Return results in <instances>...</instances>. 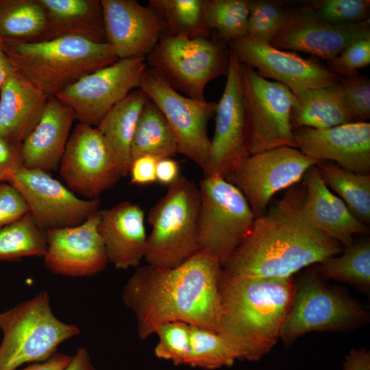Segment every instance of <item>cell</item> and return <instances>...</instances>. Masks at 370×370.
<instances>
[{
    "label": "cell",
    "mask_w": 370,
    "mask_h": 370,
    "mask_svg": "<svg viewBox=\"0 0 370 370\" xmlns=\"http://www.w3.org/2000/svg\"><path fill=\"white\" fill-rule=\"evenodd\" d=\"M161 110L177 138L178 153L201 167H207L210 139L208 125L217 103L180 94L158 71L147 67L138 87Z\"/></svg>",
    "instance_id": "8fae6325"
},
{
    "label": "cell",
    "mask_w": 370,
    "mask_h": 370,
    "mask_svg": "<svg viewBox=\"0 0 370 370\" xmlns=\"http://www.w3.org/2000/svg\"><path fill=\"white\" fill-rule=\"evenodd\" d=\"M149 99L140 89L133 90L116 104L97 126L108 144L122 177L129 174L134 134L141 111Z\"/></svg>",
    "instance_id": "4316f807"
},
{
    "label": "cell",
    "mask_w": 370,
    "mask_h": 370,
    "mask_svg": "<svg viewBox=\"0 0 370 370\" xmlns=\"http://www.w3.org/2000/svg\"><path fill=\"white\" fill-rule=\"evenodd\" d=\"M227 45L217 36L189 38L164 32L145 61L174 89L191 99L204 101L206 85L227 73L230 49Z\"/></svg>",
    "instance_id": "52a82bcc"
},
{
    "label": "cell",
    "mask_w": 370,
    "mask_h": 370,
    "mask_svg": "<svg viewBox=\"0 0 370 370\" xmlns=\"http://www.w3.org/2000/svg\"><path fill=\"white\" fill-rule=\"evenodd\" d=\"M158 336L154 354L158 358L175 365H186L190 351V325L182 321L160 325L155 331Z\"/></svg>",
    "instance_id": "f35d334b"
},
{
    "label": "cell",
    "mask_w": 370,
    "mask_h": 370,
    "mask_svg": "<svg viewBox=\"0 0 370 370\" xmlns=\"http://www.w3.org/2000/svg\"><path fill=\"white\" fill-rule=\"evenodd\" d=\"M250 0H204V12L208 28L227 45L247 36Z\"/></svg>",
    "instance_id": "d590c367"
},
{
    "label": "cell",
    "mask_w": 370,
    "mask_h": 370,
    "mask_svg": "<svg viewBox=\"0 0 370 370\" xmlns=\"http://www.w3.org/2000/svg\"><path fill=\"white\" fill-rule=\"evenodd\" d=\"M3 45H4V42L2 40V38L0 37V51L3 50Z\"/></svg>",
    "instance_id": "f907efd6"
},
{
    "label": "cell",
    "mask_w": 370,
    "mask_h": 370,
    "mask_svg": "<svg viewBox=\"0 0 370 370\" xmlns=\"http://www.w3.org/2000/svg\"><path fill=\"white\" fill-rule=\"evenodd\" d=\"M369 319L368 311L358 302L325 284L316 270L312 271L296 285L279 339L289 345L310 332L356 328Z\"/></svg>",
    "instance_id": "ba28073f"
},
{
    "label": "cell",
    "mask_w": 370,
    "mask_h": 370,
    "mask_svg": "<svg viewBox=\"0 0 370 370\" xmlns=\"http://www.w3.org/2000/svg\"><path fill=\"white\" fill-rule=\"evenodd\" d=\"M291 10L280 3L266 0H250L247 36L246 38L271 45L284 28Z\"/></svg>",
    "instance_id": "8d00e7d4"
},
{
    "label": "cell",
    "mask_w": 370,
    "mask_h": 370,
    "mask_svg": "<svg viewBox=\"0 0 370 370\" xmlns=\"http://www.w3.org/2000/svg\"><path fill=\"white\" fill-rule=\"evenodd\" d=\"M159 158L145 155L132 161L129 174L133 184L146 185L156 182V164Z\"/></svg>",
    "instance_id": "ee69618b"
},
{
    "label": "cell",
    "mask_w": 370,
    "mask_h": 370,
    "mask_svg": "<svg viewBox=\"0 0 370 370\" xmlns=\"http://www.w3.org/2000/svg\"><path fill=\"white\" fill-rule=\"evenodd\" d=\"M46 26L39 0H0V37L4 42L41 41Z\"/></svg>",
    "instance_id": "f546056e"
},
{
    "label": "cell",
    "mask_w": 370,
    "mask_h": 370,
    "mask_svg": "<svg viewBox=\"0 0 370 370\" xmlns=\"http://www.w3.org/2000/svg\"><path fill=\"white\" fill-rule=\"evenodd\" d=\"M147 67L145 58L119 59L84 76L55 97L73 110L78 123L97 127L116 104L138 88Z\"/></svg>",
    "instance_id": "4fadbf2b"
},
{
    "label": "cell",
    "mask_w": 370,
    "mask_h": 370,
    "mask_svg": "<svg viewBox=\"0 0 370 370\" xmlns=\"http://www.w3.org/2000/svg\"><path fill=\"white\" fill-rule=\"evenodd\" d=\"M46 249L45 232L37 225L29 212L0 228V261L43 257Z\"/></svg>",
    "instance_id": "836d02e7"
},
{
    "label": "cell",
    "mask_w": 370,
    "mask_h": 370,
    "mask_svg": "<svg viewBox=\"0 0 370 370\" xmlns=\"http://www.w3.org/2000/svg\"><path fill=\"white\" fill-rule=\"evenodd\" d=\"M295 288L293 278H234L222 273L218 332L242 360L258 361L276 344Z\"/></svg>",
    "instance_id": "3957f363"
},
{
    "label": "cell",
    "mask_w": 370,
    "mask_h": 370,
    "mask_svg": "<svg viewBox=\"0 0 370 370\" xmlns=\"http://www.w3.org/2000/svg\"><path fill=\"white\" fill-rule=\"evenodd\" d=\"M9 183L21 194L29 214L45 232L80 225L99 210V198H79L42 170L23 166Z\"/></svg>",
    "instance_id": "2e32d148"
},
{
    "label": "cell",
    "mask_w": 370,
    "mask_h": 370,
    "mask_svg": "<svg viewBox=\"0 0 370 370\" xmlns=\"http://www.w3.org/2000/svg\"><path fill=\"white\" fill-rule=\"evenodd\" d=\"M199 189L200 249L223 265L245 240L256 218L243 193L225 178L204 177Z\"/></svg>",
    "instance_id": "9c48e42d"
},
{
    "label": "cell",
    "mask_w": 370,
    "mask_h": 370,
    "mask_svg": "<svg viewBox=\"0 0 370 370\" xmlns=\"http://www.w3.org/2000/svg\"><path fill=\"white\" fill-rule=\"evenodd\" d=\"M344 99L355 122L370 118V80L360 75L341 78L339 82Z\"/></svg>",
    "instance_id": "ab89813d"
},
{
    "label": "cell",
    "mask_w": 370,
    "mask_h": 370,
    "mask_svg": "<svg viewBox=\"0 0 370 370\" xmlns=\"http://www.w3.org/2000/svg\"><path fill=\"white\" fill-rule=\"evenodd\" d=\"M180 166L171 158H163L158 160L156 164V182L164 185H171L179 177Z\"/></svg>",
    "instance_id": "f6af8a7d"
},
{
    "label": "cell",
    "mask_w": 370,
    "mask_h": 370,
    "mask_svg": "<svg viewBox=\"0 0 370 370\" xmlns=\"http://www.w3.org/2000/svg\"><path fill=\"white\" fill-rule=\"evenodd\" d=\"M178 153L177 138L166 119L149 99L139 116L131 145L132 161L150 155L159 159Z\"/></svg>",
    "instance_id": "f1b7e54d"
},
{
    "label": "cell",
    "mask_w": 370,
    "mask_h": 370,
    "mask_svg": "<svg viewBox=\"0 0 370 370\" xmlns=\"http://www.w3.org/2000/svg\"><path fill=\"white\" fill-rule=\"evenodd\" d=\"M98 230L108 262L116 269L140 266L147 239L145 212L140 206L125 201L99 210Z\"/></svg>",
    "instance_id": "7402d4cb"
},
{
    "label": "cell",
    "mask_w": 370,
    "mask_h": 370,
    "mask_svg": "<svg viewBox=\"0 0 370 370\" xmlns=\"http://www.w3.org/2000/svg\"><path fill=\"white\" fill-rule=\"evenodd\" d=\"M294 94L295 99L291 112L293 130L301 127L325 129L355 122L339 83L332 86L301 90Z\"/></svg>",
    "instance_id": "484cf974"
},
{
    "label": "cell",
    "mask_w": 370,
    "mask_h": 370,
    "mask_svg": "<svg viewBox=\"0 0 370 370\" xmlns=\"http://www.w3.org/2000/svg\"><path fill=\"white\" fill-rule=\"evenodd\" d=\"M343 370H370V353L364 348L352 349L345 356Z\"/></svg>",
    "instance_id": "bcb514c9"
},
{
    "label": "cell",
    "mask_w": 370,
    "mask_h": 370,
    "mask_svg": "<svg viewBox=\"0 0 370 370\" xmlns=\"http://www.w3.org/2000/svg\"><path fill=\"white\" fill-rule=\"evenodd\" d=\"M71 359V356L57 352L45 361L32 363L19 370H62Z\"/></svg>",
    "instance_id": "7dc6e473"
},
{
    "label": "cell",
    "mask_w": 370,
    "mask_h": 370,
    "mask_svg": "<svg viewBox=\"0 0 370 370\" xmlns=\"http://www.w3.org/2000/svg\"><path fill=\"white\" fill-rule=\"evenodd\" d=\"M14 68L12 66L8 56L3 50L0 51V90L2 88L7 79L13 72Z\"/></svg>",
    "instance_id": "681fc988"
},
{
    "label": "cell",
    "mask_w": 370,
    "mask_h": 370,
    "mask_svg": "<svg viewBox=\"0 0 370 370\" xmlns=\"http://www.w3.org/2000/svg\"><path fill=\"white\" fill-rule=\"evenodd\" d=\"M328 67L342 78L359 75L358 70L370 64V38L358 40L329 60Z\"/></svg>",
    "instance_id": "60d3db41"
},
{
    "label": "cell",
    "mask_w": 370,
    "mask_h": 370,
    "mask_svg": "<svg viewBox=\"0 0 370 370\" xmlns=\"http://www.w3.org/2000/svg\"><path fill=\"white\" fill-rule=\"evenodd\" d=\"M48 99L14 69L0 90V136L21 145L38 123Z\"/></svg>",
    "instance_id": "cb8c5ba5"
},
{
    "label": "cell",
    "mask_w": 370,
    "mask_h": 370,
    "mask_svg": "<svg viewBox=\"0 0 370 370\" xmlns=\"http://www.w3.org/2000/svg\"><path fill=\"white\" fill-rule=\"evenodd\" d=\"M305 189L296 184L256 218L243 243L222 265L223 275L245 278H289L304 267L343 251L308 217Z\"/></svg>",
    "instance_id": "7a4b0ae2"
},
{
    "label": "cell",
    "mask_w": 370,
    "mask_h": 370,
    "mask_svg": "<svg viewBox=\"0 0 370 370\" xmlns=\"http://www.w3.org/2000/svg\"><path fill=\"white\" fill-rule=\"evenodd\" d=\"M304 206L313 224L322 232L338 241L343 247L354 242V235L347 229L332 200V192L326 186L316 166L304 174Z\"/></svg>",
    "instance_id": "83f0119b"
},
{
    "label": "cell",
    "mask_w": 370,
    "mask_h": 370,
    "mask_svg": "<svg viewBox=\"0 0 370 370\" xmlns=\"http://www.w3.org/2000/svg\"><path fill=\"white\" fill-rule=\"evenodd\" d=\"M99 210L80 225L45 232L47 249L43 259L49 271L82 278L106 269L109 262L98 230Z\"/></svg>",
    "instance_id": "ac0fdd59"
},
{
    "label": "cell",
    "mask_w": 370,
    "mask_h": 370,
    "mask_svg": "<svg viewBox=\"0 0 370 370\" xmlns=\"http://www.w3.org/2000/svg\"><path fill=\"white\" fill-rule=\"evenodd\" d=\"M21 145L0 136V182H9L14 173L23 166Z\"/></svg>",
    "instance_id": "7bdbcfd3"
},
{
    "label": "cell",
    "mask_w": 370,
    "mask_h": 370,
    "mask_svg": "<svg viewBox=\"0 0 370 370\" xmlns=\"http://www.w3.org/2000/svg\"><path fill=\"white\" fill-rule=\"evenodd\" d=\"M240 73L250 155L280 147L296 148L291 124L295 94L286 86L264 78L256 69L241 63Z\"/></svg>",
    "instance_id": "30bf717a"
},
{
    "label": "cell",
    "mask_w": 370,
    "mask_h": 370,
    "mask_svg": "<svg viewBox=\"0 0 370 370\" xmlns=\"http://www.w3.org/2000/svg\"><path fill=\"white\" fill-rule=\"evenodd\" d=\"M222 271V264L201 249L175 267H138L122 300L136 317L139 337L171 321L219 332Z\"/></svg>",
    "instance_id": "6da1fadb"
},
{
    "label": "cell",
    "mask_w": 370,
    "mask_h": 370,
    "mask_svg": "<svg viewBox=\"0 0 370 370\" xmlns=\"http://www.w3.org/2000/svg\"><path fill=\"white\" fill-rule=\"evenodd\" d=\"M326 186L336 193L360 222L370 224V175L360 174L323 160L317 165Z\"/></svg>",
    "instance_id": "4dcf8cb0"
},
{
    "label": "cell",
    "mask_w": 370,
    "mask_h": 370,
    "mask_svg": "<svg viewBox=\"0 0 370 370\" xmlns=\"http://www.w3.org/2000/svg\"><path fill=\"white\" fill-rule=\"evenodd\" d=\"M336 256L318 263V275L367 291L370 286L369 238L354 242L345 247L340 256Z\"/></svg>",
    "instance_id": "1f68e13d"
},
{
    "label": "cell",
    "mask_w": 370,
    "mask_h": 370,
    "mask_svg": "<svg viewBox=\"0 0 370 370\" xmlns=\"http://www.w3.org/2000/svg\"><path fill=\"white\" fill-rule=\"evenodd\" d=\"M29 213L21 194L10 183L0 182V228Z\"/></svg>",
    "instance_id": "b9f144b4"
},
{
    "label": "cell",
    "mask_w": 370,
    "mask_h": 370,
    "mask_svg": "<svg viewBox=\"0 0 370 370\" xmlns=\"http://www.w3.org/2000/svg\"><path fill=\"white\" fill-rule=\"evenodd\" d=\"M228 45L241 64L256 69L262 77L286 86L293 93L335 86L342 78L316 59L304 58L271 45L241 38Z\"/></svg>",
    "instance_id": "e0dca14e"
},
{
    "label": "cell",
    "mask_w": 370,
    "mask_h": 370,
    "mask_svg": "<svg viewBox=\"0 0 370 370\" xmlns=\"http://www.w3.org/2000/svg\"><path fill=\"white\" fill-rule=\"evenodd\" d=\"M101 3L107 42L118 58H145L165 32L164 20L135 0Z\"/></svg>",
    "instance_id": "ffe728a7"
},
{
    "label": "cell",
    "mask_w": 370,
    "mask_h": 370,
    "mask_svg": "<svg viewBox=\"0 0 370 370\" xmlns=\"http://www.w3.org/2000/svg\"><path fill=\"white\" fill-rule=\"evenodd\" d=\"M241 63L230 49L223 92L215 110V128L204 177L227 176L250 156L249 133L240 73Z\"/></svg>",
    "instance_id": "9a60e30c"
},
{
    "label": "cell",
    "mask_w": 370,
    "mask_h": 370,
    "mask_svg": "<svg viewBox=\"0 0 370 370\" xmlns=\"http://www.w3.org/2000/svg\"><path fill=\"white\" fill-rule=\"evenodd\" d=\"M75 119L73 110L55 97L21 145L23 166L49 173L59 167Z\"/></svg>",
    "instance_id": "603a6c76"
},
{
    "label": "cell",
    "mask_w": 370,
    "mask_h": 370,
    "mask_svg": "<svg viewBox=\"0 0 370 370\" xmlns=\"http://www.w3.org/2000/svg\"><path fill=\"white\" fill-rule=\"evenodd\" d=\"M200 193L193 182L180 176L150 209L145 260L171 268L201 250L198 236Z\"/></svg>",
    "instance_id": "8992f818"
},
{
    "label": "cell",
    "mask_w": 370,
    "mask_h": 370,
    "mask_svg": "<svg viewBox=\"0 0 370 370\" xmlns=\"http://www.w3.org/2000/svg\"><path fill=\"white\" fill-rule=\"evenodd\" d=\"M0 370L45 361L62 343L80 334L77 325L56 317L46 291L0 313Z\"/></svg>",
    "instance_id": "5b68a950"
},
{
    "label": "cell",
    "mask_w": 370,
    "mask_h": 370,
    "mask_svg": "<svg viewBox=\"0 0 370 370\" xmlns=\"http://www.w3.org/2000/svg\"><path fill=\"white\" fill-rule=\"evenodd\" d=\"M58 168L68 188L88 199H98L122 177L114 156L99 130L81 123L71 132Z\"/></svg>",
    "instance_id": "5bb4252c"
},
{
    "label": "cell",
    "mask_w": 370,
    "mask_h": 370,
    "mask_svg": "<svg viewBox=\"0 0 370 370\" xmlns=\"http://www.w3.org/2000/svg\"><path fill=\"white\" fill-rule=\"evenodd\" d=\"M62 370H99L92 363L88 351L83 347L78 348L71 356L70 362Z\"/></svg>",
    "instance_id": "c3c4849f"
},
{
    "label": "cell",
    "mask_w": 370,
    "mask_h": 370,
    "mask_svg": "<svg viewBox=\"0 0 370 370\" xmlns=\"http://www.w3.org/2000/svg\"><path fill=\"white\" fill-rule=\"evenodd\" d=\"M305 6L320 20L332 24H356L369 19V0H315Z\"/></svg>",
    "instance_id": "74e56055"
},
{
    "label": "cell",
    "mask_w": 370,
    "mask_h": 370,
    "mask_svg": "<svg viewBox=\"0 0 370 370\" xmlns=\"http://www.w3.org/2000/svg\"><path fill=\"white\" fill-rule=\"evenodd\" d=\"M14 69L48 98L119 59L108 43L73 35L27 43L4 42Z\"/></svg>",
    "instance_id": "277c9868"
},
{
    "label": "cell",
    "mask_w": 370,
    "mask_h": 370,
    "mask_svg": "<svg viewBox=\"0 0 370 370\" xmlns=\"http://www.w3.org/2000/svg\"><path fill=\"white\" fill-rule=\"evenodd\" d=\"M204 0H149L148 6L165 24V33L189 38H208L204 12Z\"/></svg>",
    "instance_id": "d6a6232c"
},
{
    "label": "cell",
    "mask_w": 370,
    "mask_h": 370,
    "mask_svg": "<svg viewBox=\"0 0 370 370\" xmlns=\"http://www.w3.org/2000/svg\"><path fill=\"white\" fill-rule=\"evenodd\" d=\"M236 360H241L240 354L219 332L190 325V351L186 365L216 369L232 366Z\"/></svg>",
    "instance_id": "e575fe53"
},
{
    "label": "cell",
    "mask_w": 370,
    "mask_h": 370,
    "mask_svg": "<svg viewBox=\"0 0 370 370\" xmlns=\"http://www.w3.org/2000/svg\"><path fill=\"white\" fill-rule=\"evenodd\" d=\"M296 148L309 157L370 175V123L354 122L325 129L293 130Z\"/></svg>",
    "instance_id": "44dd1931"
},
{
    "label": "cell",
    "mask_w": 370,
    "mask_h": 370,
    "mask_svg": "<svg viewBox=\"0 0 370 370\" xmlns=\"http://www.w3.org/2000/svg\"><path fill=\"white\" fill-rule=\"evenodd\" d=\"M46 17L41 41L73 35L107 42L101 0H39Z\"/></svg>",
    "instance_id": "d4e9b609"
},
{
    "label": "cell",
    "mask_w": 370,
    "mask_h": 370,
    "mask_svg": "<svg viewBox=\"0 0 370 370\" xmlns=\"http://www.w3.org/2000/svg\"><path fill=\"white\" fill-rule=\"evenodd\" d=\"M321 161L291 147L249 156L225 178L243 193L256 218L263 216L278 192L288 189Z\"/></svg>",
    "instance_id": "7c38bea8"
},
{
    "label": "cell",
    "mask_w": 370,
    "mask_h": 370,
    "mask_svg": "<svg viewBox=\"0 0 370 370\" xmlns=\"http://www.w3.org/2000/svg\"><path fill=\"white\" fill-rule=\"evenodd\" d=\"M368 38L369 19L356 24H332L320 20L304 6L291 10L288 23L271 45L281 50L310 53L328 62L352 44Z\"/></svg>",
    "instance_id": "d6986e66"
}]
</instances>
